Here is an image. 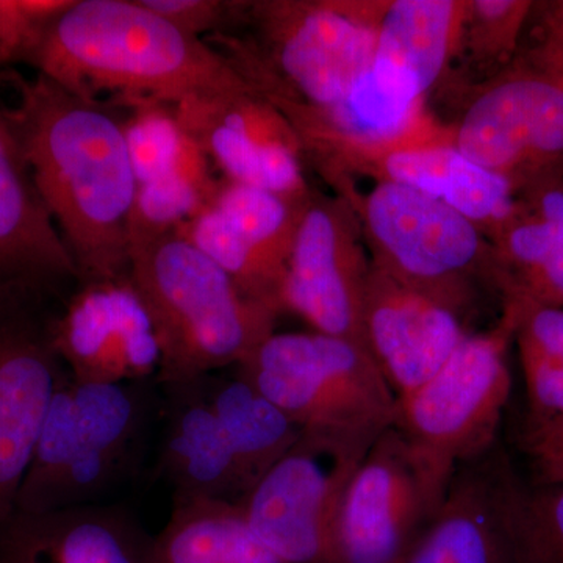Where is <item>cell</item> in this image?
<instances>
[{
    "mask_svg": "<svg viewBox=\"0 0 563 563\" xmlns=\"http://www.w3.org/2000/svg\"><path fill=\"white\" fill-rule=\"evenodd\" d=\"M2 79L16 90L7 117L80 284L128 276L139 181L122 120L41 74L3 69Z\"/></svg>",
    "mask_w": 563,
    "mask_h": 563,
    "instance_id": "6da1fadb",
    "label": "cell"
},
{
    "mask_svg": "<svg viewBox=\"0 0 563 563\" xmlns=\"http://www.w3.org/2000/svg\"><path fill=\"white\" fill-rule=\"evenodd\" d=\"M25 65L74 95L101 102L185 99L251 85L209 43L181 32L141 0H74Z\"/></svg>",
    "mask_w": 563,
    "mask_h": 563,
    "instance_id": "7a4b0ae2",
    "label": "cell"
},
{
    "mask_svg": "<svg viewBox=\"0 0 563 563\" xmlns=\"http://www.w3.org/2000/svg\"><path fill=\"white\" fill-rule=\"evenodd\" d=\"M385 2H246L236 32L207 36L273 106L322 113L339 106L373 62Z\"/></svg>",
    "mask_w": 563,
    "mask_h": 563,
    "instance_id": "3957f363",
    "label": "cell"
},
{
    "mask_svg": "<svg viewBox=\"0 0 563 563\" xmlns=\"http://www.w3.org/2000/svg\"><path fill=\"white\" fill-rule=\"evenodd\" d=\"M131 279L157 335L158 374L172 387L243 365L274 333L279 313L244 295L180 233L133 243Z\"/></svg>",
    "mask_w": 563,
    "mask_h": 563,
    "instance_id": "277c9868",
    "label": "cell"
},
{
    "mask_svg": "<svg viewBox=\"0 0 563 563\" xmlns=\"http://www.w3.org/2000/svg\"><path fill=\"white\" fill-rule=\"evenodd\" d=\"M236 368L302 433L350 453L365 455L395 428L398 398L361 343L274 332Z\"/></svg>",
    "mask_w": 563,
    "mask_h": 563,
    "instance_id": "5b68a950",
    "label": "cell"
},
{
    "mask_svg": "<svg viewBox=\"0 0 563 563\" xmlns=\"http://www.w3.org/2000/svg\"><path fill=\"white\" fill-rule=\"evenodd\" d=\"M515 331L517 312L504 306L495 328L468 333L428 383L398 398L395 428L443 495L455 473L495 443L512 388L507 351Z\"/></svg>",
    "mask_w": 563,
    "mask_h": 563,
    "instance_id": "8992f818",
    "label": "cell"
},
{
    "mask_svg": "<svg viewBox=\"0 0 563 563\" xmlns=\"http://www.w3.org/2000/svg\"><path fill=\"white\" fill-rule=\"evenodd\" d=\"M136 384L66 377L51 404L16 512L87 506L117 481L131 462L146 415Z\"/></svg>",
    "mask_w": 563,
    "mask_h": 563,
    "instance_id": "52a82bcc",
    "label": "cell"
},
{
    "mask_svg": "<svg viewBox=\"0 0 563 563\" xmlns=\"http://www.w3.org/2000/svg\"><path fill=\"white\" fill-rule=\"evenodd\" d=\"M361 225L369 262L393 279L465 309L473 282L493 285V250L472 221L406 185L377 180L366 195L340 196Z\"/></svg>",
    "mask_w": 563,
    "mask_h": 563,
    "instance_id": "ba28073f",
    "label": "cell"
},
{
    "mask_svg": "<svg viewBox=\"0 0 563 563\" xmlns=\"http://www.w3.org/2000/svg\"><path fill=\"white\" fill-rule=\"evenodd\" d=\"M451 140L518 196L563 184V73L518 58L479 87Z\"/></svg>",
    "mask_w": 563,
    "mask_h": 563,
    "instance_id": "9c48e42d",
    "label": "cell"
},
{
    "mask_svg": "<svg viewBox=\"0 0 563 563\" xmlns=\"http://www.w3.org/2000/svg\"><path fill=\"white\" fill-rule=\"evenodd\" d=\"M365 455L302 433L240 499L247 528L280 563H336L340 507Z\"/></svg>",
    "mask_w": 563,
    "mask_h": 563,
    "instance_id": "30bf717a",
    "label": "cell"
},
{
    "mask_svg": "<svg viewBox=\"0 0 563 563\" xmlns=\"http://www.w3.org/2000/svg\"><path fill=\"white\" fill-rule=\"evenodd\" d=\"M446 498L396 428L358 463L344 490L336 563H401Z\"/></svg>",
    "mask_w": 563,
    "mask_h": 563,
    "instance_id": "8fae6325",
    "label": "cell"
},
{
    "mask_svg": "<svg viewBox=\"0 0 563 563\" xmlns=\"http://www.w3.org/2000/svg\"><path fill=\"white\" fill-rule=\"evenodd\" d=\"M369 268L361 225L350 203L312 195L285 269L282 312L298 314L313 332L366 347L362 313Z\"/></svg>",
    "mask_w": 563,
    "mask_h": 563,
    "instance_id": "7c38bea8",
    "label": "cell"
},
{
    "mask_svg": "<svg viewBox=\"0 0 563 563\" xmlns=\"http://www.w3.org/2000/svg\"><path fill=\"white\" fill-rule=\"evenodd\" d=\"M173 110L180 128L225 180L299 203L312 198L298 133L254 88L185 99Z\"/></svg>",
    "mask_w": 563,
    "mask_h": 563,
    "instance_id": "4fadbf2b",
    "label": "cell"
},
{
    "mask_svg": "<svg viewBox=\"0 0 563 563\" xmlns=\"http://www.w3.org/2000/svg\"><path fill=\"white\" fill-rule=\"evenodd\" d=\"M41 303L0 296V526L16 512L51 404L68 377Z\"/></svg>",
    "mask_w": 563,
    "mask_h": 563,
    "instance_id": "5bb4252c",
    "label": "cell"
},
{
    "mask_svg": "<svg viewBox=\"0 0 563 563\" xmlns=\"http://www.w3.org/2000/svg\"><path fill=\"white\" fill-rule=\"evenodd\" d=\"M51 333L76 383L136 384L161 368L154 324L131 273L77 285Z\"/></svg>",
    "mask_w": 563,
    "mask_h": 563,
    "instance_id": "9a60e30c",
    "label": "cell"
},
{
    "mask_svg": "<svg viewBox=\"0 0 563 563\" xmlns=\"http://www.w3.org/2000/svg\"><path fill=\"white\" fill-rule=\"evenodd\" d=\"M462 314L372 265L363 299V339L396 398L428 383L468 335Z\"/></svg>",
    "mask_w": 563,
    "mask_h": 563,
    "instance_id": "2e32d148",
    "label": "cell"
},
{
    "mask_svg": "<svg viewBox=\"0 0 563 563\" xmlns=\"http://www.w3.org/2000/svg\"><path fill=\"white\" fill-rule=\"evenodd\" d=\"M70 284H80L79 269L41 199L0 101V296L44 301Z\"/></svg>",
    "mask_w": 563,
    "mask_h": 563,
    "instance_id": "e0dca14e",
    "label": "cell"
},
{
    "mask_svg": "<svg viewBox=\"0 0 563 563\" xmlns=\"http://www.w3.org/2000/svg\"><path fill=\"white\" fill-rule=\"evenodd\" d=\"M351 169L439 199L472 221L488 240L512 220L520 206L509 180L470 161L453 140L380 152Z\"/></svg>",
    "mask_w": 563,
    "mask_h": 563,
    "instance_id": "ac0fdd59",
    "label": "cell"
},
{
    "mask_svg": "<svg viewBox=\"0 0 563 563\" xmlns=\"http://www.w3.org/2000/svg\"><path fill=\"white\" fill-rule=\"evenodd\" d=\"M466 2H385L369 74L393 96L424 103L457 55Z\"/></svg>",
    "mask_w": 563,
    "mask_h": 563,
    "instance_id": "d6986e66",
    "label": "cell"
},
{
    "mask_svg": "<svg viewBox=\"0 0 563 563\" xmlns=\"http://www.w3.org/2000/svg\"><path fill=\"white\" fill-rule=\"evenodd\" d=\"M0 563H152V544L111 507L14 512L0 526Z\"/></svg>",
    "mask_w": 563,
    "mask_h": 563,
    "instance_id": "ffe728a7",
    "label": "cell"
},
{
    "mask_svg": "<svg viewBox=\"0 0 563 563\" xmlns=\"http://www.w3.org/2000/svg\"><path fill=\"white\" fill-rule=\"evenodd\" d=\"M490 243L493 287L504 302L563 309V184L521 195L517 213Z\"/></svg>",
    "mask_w": 563,
    "mask_h": 563,
    "instance_id": "44dd1931",
    "label": "cell"
},
{
    "mask_svg": "<svg viewBox=\"0 0 563 563\" xmlns=\"http://www.w3.org/2000/svg\"><path fill=\"white\" fill-rule=\"evenodd\" d=\"M174 404L165 443L163 472L177 498H210L239 503L247 493L225 433L199 380L174 385Z\"/></svg>",
    "mask_w": 563,
    "mask_h": 563,
    "instance_id": "7402d4cb",
    "label": "cell"
},
{
    "mask_svg": "<svg viewBox=\"0 0 563 563\" xmlns=\"http://www.w3.org/2000/svg\"><path fill=\"white\" fill-rule=\"evenodd\" d=\"M401 563H510L490 463L477 461L455 473L439 514Z\"/></svg>",
    "mask_w": 563,
    "mask_h": 563,
    "instance_id": "603a6c76",
    "label": "cell"
},
{
    "mask_svg": "<svg viewBox=\"0 0 563 563\" xmlns=\"http://www.w3.org/2000/svg\"><path fill=\"white\" fill-rule=\"evenodd\" d=\"M210 384L203 393L250 492L301 440V428L240 374Z\"/></svg>",
    "mask_w": 563,
    "mask_h": 563,
    "instance_id": "cb8c5ba5",
    "label": "cell"
},
{
    "mask_svg": "<svg viewBox=\"0 0 563 563\" xmlns=\"http://www.w3.org/2000/svg\"><path fill=\"white\" fill-rule=\"evenodd\" d=\"M152 563H280L247 528L239 503L177 498Z\"/></svg>",
    "mask_w": 563,
    "mask_h": 563,
    "instance_id": "d4e9b609",
    "label": "cell"
},
{
    "mask_svg": "<svg viewBox=\"0 0 563 563\" xmlns=\"http://www.w3.org/2000/svg\"><path fill=\"white\" fill-rule=\"evenodd\" d=\"M510 563H563V483L528 485L501 459L490 463Z\"/></svg>",
    "mask_w": 563,
    "mask_h": 563,
    "instance_id": "484cf974",
    "label": "cell"
},
{
    "mask_svg": "<svg viewBox=\"0 0 563 563\" xmlns=\"http://www.w3.org/2000/svg\"><path fill=\"white\" fill-rule=\"evenodd\" d=\"M176 232L217 263L242 288L244 295L274 312H282L280 292L285 273L263 257L220 210L209 203Z\"/></svg>",
    "mask_w": 563,
    "mask_h": 563,
    "instance_id": "4316f807",
    "label": "cell"
},
{
    "mask_svg": "<svg viewBox=\"0 0 563 563\" xmlns=\"http://www.w3.org/2000/svg\"><path fill=\"white\" fill-rule=\"evenodd\" d=\"M307 202L290 201L276 192L224 179L218 181L210 206L220 210L263 257L285 273Z\"/></svg>",
    "mask_w": 563,
    "mask_h": 563,
    "instance_id": "83f0119b",
    "label": "cell"
},
{
    "mask_svg": "<svg viewBox=\"0 0 563 563\" xmlns=\"http://www.w3.org/2000/svg\"><path fill=\"white\" fill-rule=\"evenodd\" d=\"M131 110L124 124L129 155L139 185L176 173L187 133L172 106L152 101L122 103Z\"/></svg>",
    "mask_w": 563,
    "mask_h": 563,
    "instance_id": "f1b7e54d",
    "label": "cell"
},
{
    "mask_svg": "<svg viewBox=\"0 0 563 563\" xmlns=\"http://www.w3.org/2000/svg\"><path fill=\"white\" fill-rule=\"evenodd\" d=\"M209 203L201 190L177 174L139 185L131 218V247L176 232Z\"/></svg>",
    "mask_w": 563,
    "mask_h": 563,
    "instance_id": "f546056e",
    "label": "cell"
},
{
    "mask_svg": "<svg viewBox=\"0 0 563 563\" xmlns=\"http://www.w3.org/2000/svg\"><path fill=\"white\" fill-rule=\"evenodd\" d=\"M536 3L526 0H476L466 2L457 55L470 51L479 63L509 57L517 49ZM455 55V57H457Z\"/></svg>",
    "mask_w": 563,
    "mask_h": 563,
    "instance_id": "4dcf8cb0",
    "label": "cell"
},
{
    "mask_svg": "<svg viewBox=\"0 0 563 563\" xmlns=\"http://www.w3.org/2000/svg\"><path fill=\"white\" fill-rule=\"evenodd\" d=\"M74 0H0V69L25 63Z\"/></svg>",
    "mask_w": 563,
    "mask_h": 563,
    "instance_id": "1f68e13d",
    "label": "cell"
},
{
    "mask_svg": "<svg viewBox=\"0 0 563 563\" xmlns=\"http://www.w3.org/2000/svg\"><path fill=\"white\" fill-rule=\"evenodd\" d=\"M141 3L199 40L235 31L246 9V2L229 0H141Z\"/></svg>",
    "mask_w": 563,
    "mask_h": 563,
    "instance_id": "d6a6232c",
    "label": "cell"
},
{
    "mask_svg": "<svg viewBox=\"0 0 563 563\" xmlns=\"http://www.w3.org/2000/svg\"><path fill=\"white\" fill-rule=\"evenodd\" d=\"M528 390V428L563 417V363L517 340Z\"/></svg>",
    "mask_w": 563,
    "mask_h": 563,
    "instance_id": "836d02e7",
    "label": "cell"
},
{
    "mask_svg": "<svg viewBox=\"0 0 563 563\" xmlns=\"http://www.w3.org/2000/svg\"><path fill=\"white\" fill-rule=\"evenodd\" d=\"M517 312L515 340L533 347L563 363V309L537 306L531 302H504Z\"/></svg>",
    "mask_w": 563,
    "mask_h": 563,
    "instance_id": "e575fe53",
    "label": "cell"
},
{
    "mask_svg": "<svg viewBox=\"0 0 563 563\" xmlns=\"http://www.w3.org/2000/svg\"><path fill=\"white\" fill-rule=\"evenodd\" d=\"M533 13L540 20L542 40L529 55L563 73V2L536 3Z\"/></svg>",
    "mask_w": 563,
    "mask_h": 563,
    "instance_id": "d590c367",
    "label": "cell"
},
{
    "mask_svg": "<svg viewBox=\"0 0 563 563\" xmlns=\"http://www.w3.org/2000/svg\"><path fill=\"white\" fill-rule=\"evenodd\" d=\"M526 450L537 466L562 465L563 463V417L528 428Z\"/></svg>",
    "mask_w": 563,
    "mask_h": 563,
    "instance_id": "8d00e7d4",
    "label": "cell"
},
{
    "mask_svg": "<svg viewBox=\"0 0 563 563\" xmlns=\"http://www.w3.org/2000/svg\"><path fill=\"white\" fill-rule=\"evenodd\" d=\"M543 479L553 481V483H563V463L562 465L544 466L539 470Z\"/></svg>",
    "mask_w": 563,
    "mask_h": 563,
    "instance_id": "74e56055",
    "label": "cell"
}]
</instances>
